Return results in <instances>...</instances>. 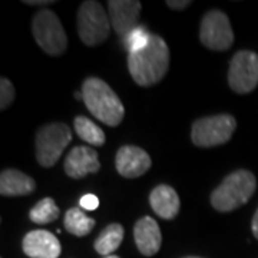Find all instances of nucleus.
I'll use <instances>...</instances> for the list:
<instances>
[{
	"mask_svg": "<svg viewBox=\"0 0 258 258\" xmlns=\"http://www.w3.org/2000/svg\"><path fill=\"white\" fill-rule=\"evenodd\" d=\"M22 247L29 258H57L60 255V242L52 232L35 230L28 232Z\"/></svg>",
	"mask_w": 258,
	"mask_h": 258,
	"instance_id": "nucleus-13",
	"label": "nucleus"
},
{
	"mask_svg": "<svg viewBox=\"0 0 258 258\" xmlns=\"http://www.w3.org/2000/svg\"><path fill=\"white\" fill-rule=\"evenodd\" d=\"M149 204L158 217L164 220H172L179 212V197L169 185H158L149 195Z\"/></svg>",
	"mask_w": 258,
	"mask_h": 258,
	"instance_id": "nucleus-15",
	"label": "nucleus"
},
{
	"mask_svg": "<svg viewBox=\"0 0 258 258\" xmlns=\"http://www.w3.org/2000/svg\"><path fill=\"white\" fill-rule=\"evenodd\" d=\"M82 95L86 108L96 119L109 126H118L122 122L125 108L108 83L99 78H88L82 85Z\"/></svg>",
	"mask_w": 258,
	"mask_h": 258,
	"instance_id": "nucleus-2",
	"label": "nucleus"
},
{
	"mask_svg": "<svg viewBox=\"0 0 258 258\" xmlns=\"http://www.w3.org/2000/svg\"><path fill=\"white\" fill-rule=\"evenodd\" d=\"M35 181L18 169H5L0 175V194L3 197H20L35 191Z\"/></svg>",
	"mask_w": 258,
	"mask_h": 258,
	"instance_id": "nucleus-16",
	"label": "nucleus"
},
{
	"mask_svg": "<svg viewBox=\"0 0 258 258\" xmlns=\"http://www.w3.org/2000/svg\"><path fill=\"white\" fill-rule=\"evenodd\" d=\"M237 128L232 115L221 113L195 120L191 131L192 142L200 148H212L228 142Z\"/></svg>",
	"mask_w": 258,
	"mask_h": 258,
	"instance_id": "nucleus-7",
	"label": "nucleus"
},
{
	"mask_svg": "<svg viewBox=\"0 0 258 258\" xmlns=\"http://www.w3.org/2000/svg\"><path fill=\"white\" fill-rule=\"evenodd\" d=\"M185 258H201V257H185Z\"/></svg>",
	"mask_w": 258,
	"mask_h": 258,
	"instance_id": "nucleus-28",
	"label": "nucleus"
},
{
	"mask_svg": "<svg viewBox=\"0 0 258 258\" xmlns=\"http://www.w3.org/2000/svg\"><path fill=\"white\" fill-rule=\"evenodd\" d=\"M151 36L152 35L148 32L147 29L138 26L123 39V42H125V46L128 49L129 53H135V52H139V50H142L148 46Z\"/></svg>",
	"mask_w": 258,
	"mask_h": 258,
	"instance_id": "nucleus-21",
	"label": "nucleus"
},
{
	"mask_svg": "<svg viewBox=\"0 0 258 258\" xmlns=\"http://www.w3.org/2000/svg\"><path fill=\"white\" fill-rule=\"evenodd\" d=\"M75 132L78 137L85 141L86 144H91L93 147H102L105 144V134L95 122L88 119L86 116H76L74 120Z\"/></svg>",
	"mask_w": 258,
	"mask_h": 258,
	"instance_id": "nucleus-19",
	"label": "nucleus"
},
{
	"mask_svg": "<svg viewBox=\"0 0 258 258\" xmlns=\"http://www.w3.org/2000/svg\"><path fill=\"white\" fill-rule=\"evenodd\" d=\"M134 238L139 252L145 257L155 255L162 244V234L158 222L151 217L138 220L134 228Z\"/></svg>",
	"mask_w": 258,
	"mask_h": 258,
	"instance_id": "nucleus-14",
	"label": "nucleus"
},
{
	"mask_svg": "<svg viewBox=\"0 0 258 258\" xmlns=\"http://www.w3.org/2000/svg\"><path fill=\"white\" fill-rule=\"evenodd\" d=\"M251 228H252V234L255 235V238H258V210L254 214V218L251 222Z\"/></svg>",
	"mask_w": 258,
	"mask_h": 258,
	"instance_id": "nucleus-26",
	"label": "nucleus"
},
{
	"mask_svg": "<svg viewBox=\"0 0 258 258\" xmlns=\"http://www.w3.org/2000/svg\"><path fill=\"white\" fill-rule=\"evenodd\" d=\"M115 165L123 178H138L151 168L152 161L142 148L125 145L116 152Z\"/></svg>",
	"mask_w": 258,
	"mask_h": 258,
	"instance_id": "nucleus-11",
	"label": "nucleus"
},
{
	"mask_svg": "<svg viewBox=\"0 0 258 258\" xmlns=\"http://www.w3.org/2000/svg\"><path fill=\"white\" fill-rule=\"evenodd\" d=\"M79 205L82 210H86V211H93L99 207V198L93 194H86L83 195L79 201Z\"/></svg>",
	"mask_w": 258,
	"mask_h": 258,
	"instance_id": "nucleus-23",
	"label": "nucleus"
},
{
	"mask_svg": "<svg viewBox=\"0 0 258 258\" xmlns=\"http://www.w3.org/2000/svg\"><path fill=\"white\" fill-rule=\"evenodd\" d=\"M228 83L237 93H249L258 85V55L240 50L232 56L228 69Z\"/></svg>",
	"mask_w": 258,
	"mask_h": 258,
	"instance_id": "nucleus-9",
	"label": "nucleus"
},
{
	"mask_svg": "<svg viewBox=\"0 0 258 258\" xmlns=\"http://www.w3.org/2000/svg\"><path fill=\"white\" fill-rule=\"evenodd\" d=\"M35 40L47 55L59 56L68 47V36L57 15L52 10L37 12L32 22Z\"/></svg>",
	"mask_w": 258,
	"mask_h": 258,
	"instance_id": "nucleus-5",
	"label": "nucleus"
},
{
	"mask_svg": "<svg viewBox=\"0 0 258 258\" xmlns=\"http://www.w3.org/2000/svg\"><path fill=\"white\" fill-rule=\"evenodd\" d=\"M141 3L138 0H111L108 2L111 26L122 39L128 36L132 30L138 28L141 13Z\"/></svg>",
	"mask_w": 258,
	"mask_h": 258,
	"instance_id": "nucleus-10",
	"label": "nucleus"
},
{
	"mask_svg": "<svg viewBox=\"0 0 258 258\" xmlns=\"http://www.w3.org/2000/svg\"><path fill=\"white\" fill-rule=\"evenodd\" d=\"M122 241H123V227L120 224H109L98 235L95 241V249L98 254L108 257L112 255L113 251L118 249Z\"/></svg>",
	"mask_w": 258,
	"mask_h": 258,
	"instance_id": "nucleus-17",
	"label": "nucleus"
},
{
	"mask_svg": "<svg viewBox=\"0 0 258 258\" xmlns=\"http://www.w3.org/2000/svg\"><path fill=\"white\" fill-rule=\"evenodd\" d=\"M64 228L72 235L83 237L95 228V220L89 218L81 208H71L64 215Z\"/></svg>",
	"mask_w": 258,
	"mask_h": 258,
	"instance_id": "nucleus-18",
	"label": "nucleus"
},
{
	"mask_svg": "<svg viewBox=\"0 0 258 258\" xmlns=\"http://www.w3.org/2000/svg\"><path fill=\"white\" fill-rule=\"evenodd\" d=\"M189 5H191L189 0H182V2H181V0H179V2H178V0H168V2H166V6H169L171 9L174 10H184L186 9Z\"/></svg>",
	"mask_w": 258,
	"mask_h": 258,
	"instance_id": "nucleus-24",
	"label": "nucleus"
},
{
	"mask_svg": "<svg viewBox=\"0 0 258 258\" xmlns=\"http://www.w3.org/2000/svg\"><path fill=\"white\" fill-rule=\"evenodd\" d=\"M200 39L211 50H227L234 43L230 19L221 10H210L204 15L200 26Z\"/></svg>",
	"mask_w": 258,
	"mask_h": 258,
	"instance_id": "nucleus-8",
	"label": "nucleus"
},
{
	"mask_svg": "<svg viewBox=\"0 0 258 258\" xmlns=\"http://www.w3.org/2000/svg\"><path fill=\"white\" fill-rule=\"evenodd\" d=\"M72 141V132L66 123L52 122L39 129L36 135V159L45 168L53 166Z\"/></svg>",
	"mask_w": 258,
	"mask_h": 258,
	"instance_id": "nucleus-6",
	"label": "nucleus"
},
{
	"mask_svg": "<svg viewBox=\"0 0 258 258\" xmlns=\"http://www.w3.org/2000/svg\"><path fill=\"white\" fill-rule=\"evenodd\" d=\"M64 172L66 175L81 179L88 174L98 172L101 169V162L98 152L89 147H75L64 159Z\"/></svg>",
	"mask_w": 258,
	"mask_h": 258,
	"instance_id": "nucleus-12",
	"label": "nucleus"
},
{
	"mask_svg": "<svg viewBox=\"0 0 258 258\" xmlns=\"http://www.w3.org/2000/svg\"><path fill=\"white\" fill-rule=\"evenodd\" d=\"M257 188V179L247 169H238L224 178L211 194L212 207L220 212H231L247 204Z\"/></svg>",
	"mask_w": 258,
	"mask_h": 258,
	"instance_id": "nucleus-3",
	"label": "nucleus"
},
{
	"mask_svg": "<svg viewBox=\"0 0 258 258\" xmlns=\"http://www.w3.org/2000/svg\"><path fill=\"white\" fill-rule=\"evenodd\" d=\"M103 258H119V257H116V255H108V257H103Z\"/></svg>",
	"mask_w": 258,
	"mask_h": 258,
	"instance_id": "nucleus-27",
	"label": "nucleus"
},
{
	"mask_svg": "<svg viewBox=\"0 0 258 258\" xmlns=\"http://www.w3.org/2000/svg\"><path fill=\"white\" fill-rule=\"evenodd\" d=\"M111 32V20L99 2H83L78 10V33L86 46L103 43Z\"/></svg>",
	"mask_w": 258,
	"mask_h": 258,
	"instance_id": "nucleus-4",
	"label": "nucleus"
},
{
	"mask_svg": "<svg viewBox=\"0 0 258 258\" xmlns=\"http://www.w3.org/2000/svg\"><path fill=\"white\" fill-rule=\"evenodd\" d=\"M15 99V86L9 79H0V108L6 109Z\"/></svg>",
	"mask_w": 258,
	"mask_h": 258,
	"instance_id": "nucleus-22",
	"label": "nucleus"
},
{
	"mask_svg": "<svg viewBox=\"0 0 258 258\" xmlns=\"http://www.w3.org/2000/svg\"><path fill=\"white\" fill-rule=\"evenodd\" d=\"M60 215L57 205L52 198H43L30 210L29 217L35 224H49L56 221Z\"/></svg>",
	"mask_w": 258,
	"mask_h": 258,
	"instance_id": "nucleus-20",
	"label": "nucleus"
},
{
	"mask_svg": "<svg viewBox=\"0 0 258 258\" xmlns=\"http://www.w3.org/2000/svg\"><path fill=\"white\" fill-rule=\"evenodd\" d=\"M169 68V49L158 35H152L148 46L128 55V69L139 86H152L166 75Z\"/></svg>",
	"mask_w": 258,
	"mask_h": 258,
	"instance_id": "nucleus-1",
	"label": "nucleus"
},
{
	"mask_svg": "<svg viewBox=\"0 0 258 258\" xmlns=\"http://www.w3.org/2000/svg\"><path fill=\"white\" fill-rule=\"evenodd\" d=\"M23 3H26L29 6H43V5H50V3H53V2H50V0H37V2H33V0H25Z\"/></svg>",
	"mask_w": 258,
	"mask_h": 258,
	"instance_id": "nucleus-25",
	"label": "nucleus"
}]
</instances>
